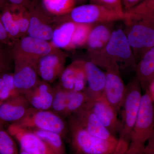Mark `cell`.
Segmentation results:
<instances>
[{"label": "cell", "mask_w": 154, "mask_h": 154, "mask_svg": "<svg viewBox=\"0 0 154 154\" xmlns=\"http://www.w3.org/2000/svg\"><path fill=\"white\" fill-rule=\"evenodd\" d=\"M69 135L76 154H124L130 143L119 139L110 141L90 134L72 116L68 117Z\"/></svg>", "instance_id": "1"}, {"label": "cell", "mask_w": 154, "mask_h": 154, "mask_svg": "<svg viewBox=\"0 0 154 154\" xmlns=\"http://www.w3.org/2000/svg\"><path fill=\"white\" fill-rule=\"evenodd\" d=\"M89 57V60L105 70L111 66L118 67L120 71L134 70L137 64L126 35L121 29L113 30L106 46Z\"/></svg>", "instance_id": "2"}, {"label": "cell", "mask_w": 154, "mask_h": 154, "mask_svg": "<svg viewBox=\"0 0 154 154\" xmlns=\"http://www.w3.org/2000/svg\"><path fill=\"white\" fill-rule=\"evenodd\" d=\"M124 31L137 63L154 47V18L123 20Z\"/></svg>", "instance_id": "3"}, {"label": "cell", "mask_w": 154, "mask_h": 154, "mask_svg": "<svg viewBox=\"0 0 154 154\" xmlns=\"http://www.w3.org/2000/svg\"><path fill=\"white\" fill-rule=\"evenodd\" d=\"M142 96V89L136 77L131 80L126 86L119 119V138L130 143L131 137L137 117Z\"/></svg>", "instance_id": "4"}, {"label": "cell", "mask_w": 154, "mask_h": 154, "mask_svg": "<svg viewBox=\"0 0 154 154\" xmlns=\"http://www.w3.org/2000/svg\"><path fill=\"white\" fill-rule=\"evenodd\" d=\"M12 123L26 129L56 133L63 139L69 135L67 121L51 110H37L30 107L22 118Z\"/></svg>", "instance_id": "5"}, {"label": "cell", "mask_w": 154, "mask_h": 154, "mask_svg": "<svg viewBox=\"0 0 154 154\" xmlns=\"http://www.w3.org/2000/svg\"><path fill=\"white\" fill-rule=\"evenodd\" d=\"M57 17V20L63 22L92 24L112 23L123 19V16L116 11L93 3L75 7L68 14Z\"/></svg>", "instance_id": "6"}, {"label": "cell", "mask_w": 154, "mask_h": 154, "mask_svg": "<svg viewBox=\"0 0 154 154\" xmlns=\"http://www.w3.org/2000/svg\"><path fill=\"white\" fill-rule=\"evenodd\" d=\"M154 137V102L146 92L142 95L133 129L130 144L143 148L146 143Z\"/></svg>", "instance_id": "7"}, {"label": "cell", "mask_w": 154, "mask_h": 154, "mask_svg": "<svg viewBox=\"0 0 154 154\" xmlns=\"http://www.w3.org/2000/svg\"><path fill=\"white\" fill-rule=\"evenodd\" d=\"M57 49L50 42L27 35L14 42L10 50L13 60L25 61L36 64L40 58Z\"/></svg>", "instance_id": "8"}, {"label": "cell", "mask_w": 154, "mask_h": 154, "mask_svg": "<svg viewBox=\"0 0 154 154\" xmlns=\"http://www.w3.org/2000/svg\"><path fill=\"white\" fill-rule=\"evenodd\" d=\"M27 9L30 17L28 36L50 41L54 29L52 25L54 20L37 0H32Z\"/></svg>", "instance_id": "9"}, {"label": "cell", "mask_w": 154, "mask_h": 154, "mask_svg": "<svg viewBox=\"0 0 154 154\" xmlns=\"http://www.w3.org/2000/svg\"><path fill=\"white\" fill-rule=\"evenodd\" d=\"M7 131L19 143L20 149L28 154H57L30 130L11 123Z\"/></svg>", "instance_id": "10"}, {"label": "cell", "mask_w": 154, "mask_h": 154, "mask_svg": "<svg viewBox=\"0 0 154 154\" xmlns=\"http://www.w3.org/2000/svg\"><path fill=\"white\" fill-rule=\"evenodd\" d=\"M105 70L106 82L104 96L107 102L119 113L126 86L122 79L120 70L118 67H109Z\"/></svg>", "instance_id": "11"}, {"label": "cell", "mask_w": 154, "mask_h": 154, "mask_svg": "<svg viewBox=\"0 0 154 154\" xmlns=\"http://www.w3.org/2000/svg\"><path fill=\"white\" fill-rule=\"evenodd\" d=\"M66 54L58 49L40 58L36 63L38 77L49 84L59 78L65 69Z\"/></svg>", "instance_id": "12"}, {"label": "cell", "mask_w": 154, "mask_h": 154, "mask_svg": "<svg viewBox=\"0 0 154 154\" xmlns=\"http://www.w3.org/2000/svg\"><path fill=\"white\" fill-rule=\"evenodd\" d=\"M14 85L19 94L24 95L40 81L36 64L25 61L14 60Z\"/></svg>", "instance_id": "13"}, {"label": "cell", "mask_w": 154, "mask_h": 154, "mask_svg": "<svg viewBox=\"0 0 154 154\" xmlns=\"http://www.w3.org/2000/svg\"><path fill=\"white\" fill-rule=\"evenodd\" d=\"M71 116H73L82 127L92 136L110 141L119 140V138L111 134L102 125L90 108H83Z\"/></svg>", "instance_id": "14"}, {"label": "cell", "mask_w": 154, "mask_h": 154, "mask_svg": "<svg viewBox=\"0 0 154 154\" xmlns=\"http://www.w3.org/2000/svg\"><path fill=\"white\" fill-rule=\"evenodd\" d=\"M90 109L98 120L114 136L119 133V122L118 113L107 102L104 96L92 102Z\"/></svg>", "instance_id": "15"}, {"label": "cell", "mask_w": 154, "mask_h": 154, "mask_svg": "<svg viewBox=\"0 0 154 154\" xmlns=\"http://www.w3.org/2000/svg\"><path fill=\"white\" fill-rule=\"evenodd\" d=\"M88 87L84 92L93 101L104 96L106 75L99 67L91 61H85Z\"/></svg>", "instance_id": "16"}, {"label": "cell", "mask_w": 154, "mask_h": 154, "mask_svg": "<svg viewBox=\"0 0 154 154\" xmlns=\"http://www.w3.org/2000/svg\"><path fill=\"white\" fill-rule=\"evenodd\" d=\"M31 107L23 95L12 96L0 105V120L14 123L22 118Z\"/></svg>", "instance_id": "17"}, {"label": "cell", "mask_w": 154, "mask_h": 154, "mask_svg": "<svg viewBox=\"0 0 154 154\" xmlns=\"http://www.w3.org/2000/svg\"><path fill=\"white\" fill-rule=\"evenodd\" d=\"M54 89L48 83L40 80L24 96L31 107L37 110H51Z\"/></svg>", "instance_id": "18"}, {"label": "cell", "mask_w": 154, "mask_h": 154, "mask_svg": "<svg viewBox=\"0 0 154 154\" xmlns=\"http://www.w3.org/2000/svg\"><path fill=\"white\" fill-rule=\"evenodd\" d=\"M110 23L96 24L91 30L86 45L89 55L99 52L106 46L113 31Z\"/></svg>", "instance_id": "19"}, {"label": "cell", "mask_w": 154, "mask_h": 154, "mask_svg": "<svg viewBox=\"0 0 154 154\" xmlns=\"http://www.w3.org/2000/svg\"><path fill=\"white\" fill-rule=\"evenodd\" d=\"M134 70L142 90L145 91L154 80V47L144 54L137 63Z\"/></svg>", "instance_id": "20"}, {"label": "cell", "mask_w": 154, "mask_h": 154, "mask_svg": "<svg viewBox=\"0 0 154 154\" xmlns=\"http://www.w3.org/2000/svg\"><path fill=\"white\" fill-rule=\"evenodd\" d=\"M76 24L72 21L64 22L58 27L54 28L50 42L58 49L69 50Z\"/></svg>", "instance_id": "21"}, {"label": "cell", "mask_w": 154, "mask_h": 154, "mask_svg": "<svg viewBox=\"0 0 154 154\" xmlns=\"http://www.w3.org/2000/svg\"><path fill=\"white\" fill-rule=\"evenodd\" d=\"M93 101L84 91H68L65 118H67L83 108H90Z\"/></svg>", "instance_id": "22"}, {"label": "cell", "mask_w": 154, "mask_h": 154, "mask_svg": "<svg viewBox=\"0 0 154 154\" xmlns=\"http://www.w3.org/2000/svg\"><path fill=\"white\" fill-rule=\"evenodd\" d=\"M0 20L11 41L14 42L21 38L19 27L8 3L0 12Z\"/></svg>", "instance_id": "23"}, {"label": "cell", "mask_w": 154, "mask_h": 154, "mask_svg": "<svg viewBox=\"0 0 154 154\" xmlns=\"http://www.w3.org/2000/svg\"><path fill=\"white\" fill-rule=\"evenodd\" d=\"M57 154H66L63 139L56 133L41 130H30Z\"/></svg>", "instance_id": "24"}, {"label": "cell", "mask_w": 154, "mask_h": 154, "mask_svg": "<svg viewBox=\"0 0 154 154\" xmlns=\"http://www.w3.org/2000/svg\"><path fill=\"white\" fill-rule=\"evenodd\" d=\"M42 5L49 14L60 17L68 14L75 7V0H41Z\"/></svg>", "instance_id": "25"}, {"label": "cell", "mask_w": 154, "mask_h": 154, "mask_svg": "<svg viewBox=\"0 0 154 154\" xmlns=\"http://www.w3.org/2000/svg\"><path fill=\"white\" fill-rule=\"evenodd\" d=\"M95 25L96 24L77 23L72 37L69 50L85 45L90 32Z\"/></svg>", "instance_id": "26"}, {"label": "cell", "mask_w": 154, "mask_h": 154, "mask_svg": "<svg viewBox=\"0 0 154 154\" xmlns=\"http://www.w3.org/2000/svg\"><path fill=\"white\" fill-rule=\"evenodd\" d=\"M18 95L20 94L14 85L13 73L6 72L0 75V101L3 102Z\"/></svg>", "instance_id": "27"}, {"label": "cell", "mask_w": 154, "mask_h": 154, "mask_svg": "<svg viewBox=\"0 0 154 154\" xmlns=\"http://www.w3.org/2000/svg\"><path fill=\"white\" fill-rule=\"evenodd\" d=\"M53 88L54 94L51 110L65 118L68 91L63 89L59 84Z\"/></svg>", "instance_id": "28"}, {"label": "cell", "mask_w": 154, "mask_h": 154, "mask_svg": "<svg viewBox=\"0 0 154 154\" xmlns=\"http://www.w3.org/2000/svg\"><path fill=\"white\" fill-rule=\"evenodd\" d=\"M4 123L0 124V154H19L14 138L4 129Z\"/></svg>", "instance_id": "29"}, {"label": "cell", "mask_w": 154, "mask_h": 154, "mask_svg": "<svg viewBox=\"0 0 154 154\" xmlns=\"http://www.w3.org/2000/svg\"><path fill=\"white\" fill-rule=\"evenodd\" d=\"M10 5L19 27L21 38L27 36L30 23V17L28 9L24 7Z\"/></svg>", "instance_id": "30"}, {"label": "cell", "mask_w": 154, "mask_h": 154, "mask_svg": "<svg viewBox=\"0 0 154 154\" xmlns=\"http://www.w3.org/2000/svg\"><path fill=\"white\" fill-rule=\"evenodd\" d=\"M75 72L73 91L82 92L87 88V77L85 67V61H75Z\"/></svg>", "instance_id": "31"}, {"label": "cell", "mask_w": 154, "mask_h": 154, "mask_svg": "<svg viewBox=\"0 0 154 154\" xmlns=\"http://www.w3.org/2000/svg\"><path fill=\"white\" fill-rule=\"evenodd\" d=\"M75 64L73 62L65 68L60 76V85L67 91H73L74 82Z\"/></svg>", "instance_id": "32"}, {"label": "cell", "mask_w": 154, "mask_h": 154, "mask_svg": "<svg viewBox=\"0 0 154 154\" xmlns=\"http://www.w3.org/2000/svg\"><path fill=\"white\" fill-rule=\"evenodd\" d=\"M9 46L0 43V75L11 70L13 60Z\"/></svg>", "instance_id": "33"}, {"label": "cell", "mask_w": 154, "mask_h": 154, "mask_svg": "<svg viewBox=\"0 0 154 154\" xmlns=\"http://www.w3.org/2000/svg\"><path fill=\"white\" fill-rule=\"evenodd\" d=\"M91 3L98 4L113 10L123 16L122 0H91Z\"/></svg>", "instance_id": "34"}, {"label": "cell", "mask_w": 154, "mask_h": 154, "mask_svg": "<svg viewBox=\"0 0 154 154\" xmlns=\"http://www.w3.org/2000/svg\"><path fill=\"white\" fill-rule=\"evenodd\" d=\"M0 43L9 46H12L14 42L9 38L2 22L0 20Z\"/></svg>", "instance_id": "35"}, {"label": "cell", "mask_w": 154, "mask_h": 154, "mask_svg": "<svg viewBox=\"0 0 154 154\" xmlns=\"http://www.w3.org/2000/svg\"><path fill=\"white\" fill-rule=\"evenodd\" d=\"M6 1L7 2L12 5L24 7L27 8L32 0H6Z\"/></svg>", "instance_id": "36"}, {"label": "cell", "mask_w": 154, "mask_h": 154, "mask_svg": "<svg viewBox=\"0 0 154 154\" xmlns=\"http://www.w3.org/2000/svg\"><path fill=\"white\" fill-rule=\"evenodd\" d=\"M144 148L139 147L130 143L128 149L124 154H143Z\"/></svg>", "instance_id": "37"}, {"label": "cell", "mask_w": 154, "mask_h": 154, "mask_svg": "<svg viewBox=\"0 0 154 154\" xmlns=\"http://www.w3.org/2000/svg\"><path fill=\"white\" fill-rule=\"evenodd\" d=\"M148 144L145 145L143 154H154V137L147 141Z\"/></svg>", "instance_id": "38"}, {"label": "cell", "mask_w": 154, "mask_h": 154, "mask_svg": "<svg viewBox=\"0 0 154 154\" xmlns=\"http://www.w3.org/2000/svg\"><path fill=\"white\" fill-rule=\"evenodd\" d=\"M142 0H122L123 11L132 8Z\"/></svg>", "instance_id": "39"}, {"label": "cell", "mask_w": 154, "mask_h": 154, "mask_svg": "<svg viewBox=\"0 0 154 154\" xmlns=\"http://www.w3.org/2000/svg\"><path fill=\"white\" fill-rule=\"evenodd\" d=\"M145 92L148 94L152 102H154V80L151 82L146 89Z\"/></svg>", "instance_id": "40"}, {"label": "cell", "mask_w": 154, "mask_h": 154, "mask_svg": "<svg viewBox=\"0 0 154 154\" xmlns=\"http://www.w3.org/2000/svg\"><path fill=\"white\" fill-rule=\"evenodd\" d=\"M8 3L6 0H0V12L5 8Z\"/></svg>", "instance_id": "41"}, {"label": "cell", "mask_w": 154, "mask_h": 154, "mask_svg": "<svg viewBox=\"0 0 154 154\" xmlns=\"http://www.w3.org/2000/svg\"><path fill=\"white\" fill-rule=\"evenodd\" d=\"M19 154H28L27 153L25 152L24 151L20 149V152H19Z\"/></svg>", "instance_id": "42"}, {"label": "cell", "mask_w": 154, "mask_h": 154, "mask_svg": "<svg viewBox=\"0 0 154 154\" xmlns=\"http://www.w3.org/2000/svg\"><path fill=\"white\" fill-rule=\"evenodd\" d=\"M2 122H3L1 121V120H0V124H1V123H2Z\"/></svg>", "instance_id": "43"}, {"label": "cell", "mask_w": 154, "mask_h": 154, "mask_svg": "<svg viewBox=\"0 0 154 154\" xmlns=\"http://www.w3.org/2000/svg\"><path fill=\"white\" fill-rule=\"evenodd\" d=\"M2 102H1V101H0V105H1V104H2Z\"/></svg>", "instance_id": "44"}, {"label": "cell", "mask_w": 154, "mask_h": 154, "mask_svg": "<svg viewBox=\"0 0 154 154\" xmlns=\"http://www.w3.org/2000/svg\"><path fill=\"white\" fill-rule=\"evenodd\" d=\"M74 154H75V153H74Z\"/></svg>", "instance_id": "45"}, {"label": "cell", "mask_w": 154, "mask_h": 154, "mask_svg": "<svg viewBox=\"0 0 154 154\" xmlns=\"http://www.w3.org/2000/svg\"></svg>", "instance_id": "46"}]
</instances>
